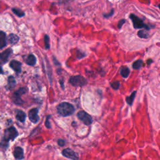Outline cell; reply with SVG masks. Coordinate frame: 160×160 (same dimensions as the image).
<instances>
[{"instance_id":"obj_1","label":"cell","mask_w":160,"mask_h":160,"mask_svg":"<svg viewBox=\"0 0 160 160\" xmlns=\"http://www.w3.org/2000/svg\"><path fill=\"white\" fill-rule=\"evenodd\" d=\"M56 108L58 114L63 117H67L72 115L75 111L73 105L68 102L61 103L58 105Z\"/></svg>"},{"instance_id":"obj_2","label":"cell","mask_w":160,"mask_h":160,"mask_svg":"<svg viewBox=\"0 0 160 160\" xmlns=\"http://www.w3.org/2000/svg\"><path fill=\"white\" fill-rule=\"evenodd\" d=\"M18 133L15 127H10L5 130V135L3 140L1 143L3 147H6L8 146V142L10 140H14L18 136Z\"/></svg>"},{"instance_id":"obj_3","label":"cell","mask_w":160,"mask_h":160,"mask_svg":"<svg viewBox=\"0 0 160 160\" xmlns=\"http://www.w3.org/2000/svg\"><path fill=\"white\" fill-rule=\"evenodd\" d=\"M129 18L132 21L133 27L134 29L145 28V30L148 31V30H150L151 28L154 27V26H149L148 25H147L146 23H145L144 21L141 19L140 18H139L136 15H134L133 13L130 14Z\"/></svg>"},{"instance_id":"obj_4","label":"cell","mask_w":160,"mask_h":160,"mask_svg":"<svg viewBox=\"0 0 160 160\" xmlns=\"http://www.w3.org/2000/svg\"><path fill=\"white\" fill-rule=\"evenodd\" d=\"M69 82L73 86L81 87L87 85L88 80L81 75H77L71 77L69 79Z\"/></svg>"},{"instance_id":"obj_5","label":"cell","mask_w":160,"mask_h":160,"mask_svg":"<svg viewBox=\"0 0 160 160\" xmlns=\"http://www.w3.org/2000/svg\"><path fill=\"white\" fill-rule=\"evenodd\" d=\"M27 92L26 88H21L18 90L15 91L13 96V102L17 105H22L24 103V102L22 99V95H24Z\"/></svg>"},{"instance_id":"obj_6","label":"cell","mask_w":160,"mask_h":160,"mask_svg":"<svg viewBox=\"0 0 160 160\" xmlns=\"http://www.w3.org/2000/svg\"><path fill=\"white\" fill-rule=\"evenodd\" d=\"M77 117L80 121H81L84 124L87 126L91 125L93 121L92 116L84 111H79L77 114Z\"/></svg>"},{"instance_id":"obj_7","label":"cell","mask_w":160,"mask_h":160,"mask_svg":"<svg viewBox=\"0 0 160 160\" xmlns=\"http://www.w3.org/2000/svg\"><path fill=\"white\" fill-rule=\"evenodd\" d=\"M38 113H39L38 108H33L29 111L28 113L29 119L33 123L36 124L40 121V118L38 115Z\"/></svg>"},{"instance_id":"obj_8","label":"cell","mask_w":160,"mask_h":160,"mask_svg":"<svg viewBox=\"0 0 160 160\" xmlns=\"http://www.w3.org/2000/svg\"><path fill=\"white\" fill-rule=\"evenodd\" d=\"M62 154L66 158H70L72 160H79V155L73 150L70 148H66L62 151Z\"/></svg>"},{"instance_id":"obj_9","label":"cell","mask_w":160,"mask_h":160,"mask_svg":"<svg viewBox=\"0 0 160 160\" xmlns=\"http://www.w3.org/2000/svg\"><path fill=\"white\" fill-rule=\"evenodd\" d=\"M12 53L13 50L11 48L7 49L5 51L0 53V62L3 63H6Z\"/></svg>"},{"instance_id":"obj_10","label":"cell","mask_w":160,"mask_h":160,"mask_svg":"<svg viewBox=\"0 0 160 160\" xmlns=\"http://www.w3.org/2000/svg\"><path fill=\"white\" fill-rule=\"evenodd\" d=\"M22 63L16 60H13L10 63L11 68L16 73H20L22 72Z\"/></svg>"},{"instance_id":"obj_11","label":"cell","mask_w":160,"mask_h":160,"mask_svg":"<svg viewBox=\"0 0 160 160\" xmlns=\"http://www.w3.org/2000/svg\"><path fill=\"white\" fill-rule=\"evenodd\" d=\"M13 155L16 159H23L24 158V152L23 148L19 146L16 147L13 151Z\"/></svg>"},{"instance_id":"obj_12","label":"cell","mask_w":160,"mask_h":160,"mask_svg":"<svg viewBox=\"0 0 160 160\" xmlns=\"http://www.w3.org/2000/svg\"><path fill=\"white\" fill-rule=\"evenodd\" d=\"M16 118L19 121L22 122V123H24L25 120H26V115L24 111L19 110V109H18V110H16Z\"/></svg>"},{"instance_id":"obj_13","label":"cell","mask_w":160,"mask_h":160,"mask_svg":"<svg viewBox=\"0 0 160 160\" xmlns=\"http://www.w3.org/2000/svg\"><path fill=\"white\" fill-rule=\"evenodd\" d=\"M26 64L29 66H35L36 64V58L33 54H29L26 60H25Z\"/></svg>"},{"instance_id":"obj_14","label":"cell","mask_w":160,"mask_h":160,"mask_svg":"<svg viewBox=\"0 0 160 160\" xmlns=\"http://www.w3.org/2000/svg\"><path fill=\"white\" fill-rule=\"evenodd\" d=\"M6 46V36L5 33L0 31V49Z\"/></svg>"},{"instance_id":"obj_15","label":"cell","mask_w":160,"mask_h":160,"mask_svg":"<svg viewBox=\"0 0 160 160\" xmlns=\"http://www.w3.org/2000/svg\"><path fill=\"white\" fill-rule=\"evenodd\" d=\"M16 80L13 76H10L8 79V89L12 90L16 86Z\"/></svg>"},{"instance_id":"obj_16","label":"cell","mask_w":160,"mask_h":160,"mask_svg":"<svg viewBox=\"0 0 160 160\" xmlns=\"http://www.w3.org/2000/svg\"><path fill=\"white\" fill-rule=\"evenodd\" d=\"M136 93H137L136 91H134L132 93L131 95H130V96H126V103H127L128 104L129 106H131L132 105H133L134 99V98H135V97H136Z\"/></svg>"},{"instance_id":"obj_17","label":"cell","mask_w":160,"mask_h":160,"mask_svg":"<svg viewBox=\"0 0 160 160\" xmlns=\"http://www.w3.org/2000/svg\"><path fill=\"white\" fill-rule=\"evenodd\" d=\"M130 73V70L127 66H122L120 68V74L124 78H127Z\"/></svg>"},{"instance_id":"obj_18","label":"cell","mask_w":160,"mask_h":160,"mask_svg":"<svg viewBox=\"0 0 160 160\" xmlns=\"http://www.w3.org/2000/svg\"><path fill=\"white\" fill-rule=\"evenodd\" d=\"M19 37L15 34H10L8 36V41L11 45H15L19 41Z\"/></svg>"},{"instance_id":"obj_19","label":"cell","mask_w":160,"mask_h":160,"mask_svg":"<svg viewBox=\"0 0 160 160\" xmlns=\"http://www.w3.org/2000/svg\"><path fill=\"white\" fill-rule=\"evenodd\" d=\"M138 36L140 38L147 39L150 37V34L146 30H140L138 32Z\"/></svg>"},{"instance_id":"obj_20","label":"cell","mask_w":160,"mask_h":160,"mask_svg":"<svg viewBox=\"0 0 160 160\" xmlns=\"http://www.w3.org/2000/svg\"><path fill=\"white\" fill-rule=\"evenodd\" d=\"M143 62L141 60H138L136 61H134L132 65L133 68L134 70H140L143 66Z\"/></svg>"},{"instance_id":"obj_21","label":"cell","mask_w":160,"mask_h":160,"mask_svg":"<svg viewBox=\"0 0 160 160\" xmlns=\"http://www.w3.org/2000/svg\"><path fill=\"white\" fill-rule=\"evenodd\" d=\"M12 11L13 12L16 16H18V17H20V18L23 17V16H24L25 15V13L22 10L17 9V8H13Z\"/></svg>"},{"instance_id":"obj_22","label":"cell","mask_w":160,"mask_h":160,"mask_svg":"<svg viewBox=\"0 0 160 160\" xmlns=\"http://www.w3.org/2000/svg\"><path fill=\"white\" fill-rule=\"evenodd\" d=\"M45 49L48 50L50 48V44H49V37L48 35H46L45 36Z\"/></svg>"},{"instance_id":"obj_23","label":"cell","mask_w":160,"mask_h":160,"mask_svg":"<svg viewBox=\"0 0 160 160\" xmlns=\"http://www.w3.org/2000/svg\"><path fill=\"white\" fill-rule=\"evenodd\" d=\"M110 86H111V88L113 90H119L120 88V83L118 81H114L113 83H111Z\"/></svg>"},{"instance_id":"obj_24","label":"cell","mask_w":160,"mask_h":160,"mask_svg":"<svg viewBox=\"0 0 160 160\" xmlns=\"http://www.w3.org/2000/svg\"><path fill=\"white\" fill-rule=\"evenodd\" d=\"M51 117V115H48L46 116V121H45V126L47 128H51V123H50V121H49V119Z\"/></svg>"},{"instance_id":"obj_25","label":"cell","mask_w":160,"mask_h":160,"mask_svg":"<svg viewBox=\"0 0 160 160\" xmlns=\"http://www.w3.org/2000/svg\"><path fill=\"white\" fill-rule=\"evenodd\" d=\"M114 10L112 9L111 12H109V13H105V14H103V17L105 18H110L111 17V16L113 15V14H114Z\"/></svg>"},{"instance_id":"obj_26","label":"cell","mask_w":160,"mask_h":160,"mask_svg":"<svg viewBox=\"0 0 160 160\" xmlns=\"http://www.w3.org/2000/svg\"><path fill=\"white\" fill-rule=\"evenodd\" d=\"M126 22V19H121L120 22H118V29H121L122 26H123V25Z\"/></svg>"},{"instance_id":"obj_27","label":"cell","mask_w":160,"mask_h":160,"mask_svg":"<svg viewBox=\"0 0 160 160\" xmlns=\"http://www.w3.org/2000/svg\"><path fill=\"white\" fill-rule=\"evenodd\" d=\"M58 144L59 146H63L65 145V141L64 140H61V139H60V140H58Z\"/></svg>"},{"instance_id":"obj_28","label":"cell","mask_w":160,"mask_h":160,"mask_svg":"<svg viewBox=\"0 0 160 160\" xmlns=\"http://www.w3.org/2000/svg\"><path fill=\"white\" fill-rule=\"evenodd\" d=\"M60 85L62 88L63 90H65V86H64V81H63V79H61L60 80Z\"/></svg>"},{"instance_id":"obj_29","label":"cell","mask_w":160,"mask_h":160,"mask_svg":"<svg viewBox=\"0 0 160 160\" xmlns=\"http://www.w3.org/2000/svg\"><path fill=\"white\" fill-rule=\"evenodd\" d=\"M153 63L152 60H148V61H147V64H148V65H150L151 64V63Z\"/></svg>"},{"instance_id":"obj_30","label":"cell","mask_w":160,"mask_h":160,"mask_svg":"<svg viewBox=\"0 0 160 160\" xmlns=\"http://www.w3.org/2000/svg\"><path fill=\"white\" fill-rule=\"evenodd\" d=\"M3 73V68L2 67L0 66V74H2Z\"/></svg>"}]
</instances>
